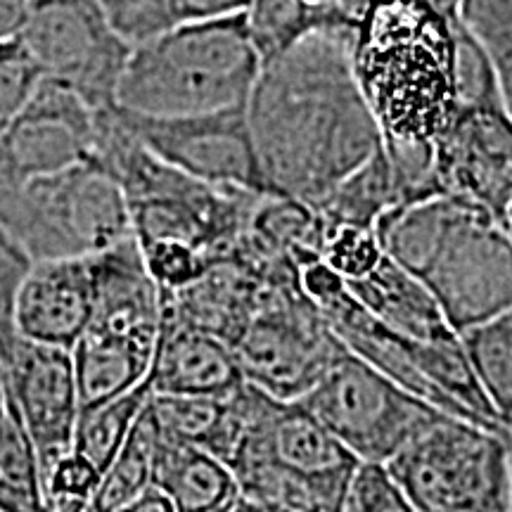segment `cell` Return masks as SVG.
<instances>
[{
  "instance_id": "obj_17",
  "label": "cell",
  "mask_w": 512,
  "mask_h": 512,
  "mask_svg": "<svg viewBox=\"0 0 512 512\" xmlns=\"http://www.w3.org/2000/svg\"><path fill=\"white\" fill-rule=\"evenodd\" d=\"M93 316L86 330L152 351L162 323V290L147 271L136 235L88 256Z\"/></svg>"
},
{
  "instance_id": "obj_22",
  "label": "cell",
  "mask_w": 512,
  "mask_h": 512,
  "mask_svg": "<svg viewBox=\"0 0 512 512\" xmlns=\"http://www.w3.org/2000/svg\"><path fill=\"white\" fill-rule=\"evenodd\" d=\"M72 358L81 408H91L136 387L152 366V351L93 330H86L79 337L72 347Z\"/></svg>"
},
{
  "instance_id": "obj_27",
  "label": "cell",
  "mask_w": 512,
  "mask_h": 512,
  "mask_svg": "<svg viewBox=\"0 0 512 512\" xmlns=\"http://www.w3.org/2000/svg\"><path fill=\"white\" fill-rule=\"evenodd\" d=\"M155 448L157 422L152 418L150 408H147L145 403L143 413L138 415L131 434H128L124 444H121L117 456L112 458V463L105 467V472H102L100 486L93 498V510H126L128 503L152 482Z\"/></svg>"
},
{
  "instance_id": "obj_16",
  "label": "cell",
  "mask_w": 512,
  "mask_h": 512,
  "mask_svg": "<svg viewBox=\"0 0 512 512\" xmlns=\"http://www.w3.org/2000/svg\"><path fill=\"white\" fill-rule=\"evenodd\" d=\"M8 396L34 441L41 467L72 448L79 389H76L72 349L50 347L19 337L5 361Z\"/></svg>"
},
{
  "instance_id": "obj_8",
  "label": "cell",
  "mask_w": 512,
  "mask_h": 512,
  "mask_svg": "<svg viewBox=\"0 0 512 512\" xmlns=\"http://www.w3.org/2000/svg\"><path fill=\"white\" fill-rule=\"evenodd\" d=\"M508 434L437 411L387 465L418 512H508Z\"/></svg>"
},
{
  "instance_id": "obj_20",
  "label": "cell",
  "mask_w": 512,
  "mask_h": 512,
  "mask_svg": "<svg viewBox=\"0 0 512 512\" xmlns=\"http://www.w3.org/2000/svg\"><path fill=\"white\" fill-rule=\"evenodd\" d=\"M347 287L358 302L394 332L420 342H444L458 335L448 325L430 290L387 252L366 275L347 280Z\"/></svg>"
},
{
  "instance_id": "obj_36",
  "label": "cell",
  "mask_w": 512,
  "mask_h": 512,
  "mask_svg": "<svg viewBox=\"0 0 512 512\" xmlns=\"http://www.w3.org/2000/svg\"><path fill=\"white\" fill-rule=\"evenodd\" d=\"M252 0H171V19L181 22H204L242 15L249 10Z\"/></svg>"
},
{
  "instance_id": "obj_42",
  "label": "cell",
  "mask_w": 512,
  "mask_h": 512,
  "mask_svg": "<svg viewBox=\"0 0 512 512\" xmlns=\"http://www.w3.org/2000/svg\"><path fill=\"white\" fill-rule=\"evenodd\" d=\"M508 230H510V235H512V209H510V214H508Z\"/></svg>"
},
{
  "instance_id": "obj_35",
  "label": "cell",
  "mask_w": 512,
  "mask_h": 512,
  "mask_svg": "<svg viewBox=\"0 0 512 512\" xmlns=\"http://www.w3.org/2000/svg\"><path fill=\"white\" fill-rule=\"evenodd\" d=\"M375 0H299L311 34L316 31H356Z\"/></svg>"
},
{
  "instance_id": "obj_40",
  "label": "cell",
  "mask_w": 512,
  "mask_h": 512,
  "mask_svg": "<svg viewBox=\"0 0 512 512\" xmlns=\"http://www.w3.org/2000/svg\"><path fill=\"white\" fill-rule=\"evenodd\" d=\"M8 406V373H5V361L0 356V413Z\"/></svg>"
},
{
  "instance_id": "obj_6",
  "label": "cell",
  "mask_w": 512,
  "mask_h": 512,
  "mask_svg": "<svg viewBox=\"0 0 512 512\" xmlns=\"http://www.w3.org/2000/svg\"><path fill=\"white\" fill-rule=\"evenodd\" d=\"M261 55L242 15L181 22L131 48L117 105L150 117H190L247 105Z\"/></svg>"
},
{
  "instance_id": "obj_29",
  "label": "cell",
  "mask_w": 512,
  "mask_h": 512,
  "mask_svg": "<svg viewBox=\"0 0 512 512\" xmlns=\"http://www.w3.org/2000/svg\"><path fill=\"white\" fill-rule=\"evenodd\" d=\"M347 512H413L406 491L384 460H356L342 496Z\"/></svg>"
},
{
  "instance_id": "obj_24",
  "label": "cell",
  "mask_w": 512,
  "mask_h": 512,
  "mask_svg": "<svg viewBox=\"0 0 512 512\" xmlns=\"http://www.w3.org/2000/svg\"><path fill=\"white\" fill-rule=\"evenodd\" d=\"M460 335L467 361L505 427H512V309L472 325Z\"/></svg>"
},
{
  "instance_id": "obj_2",
  "label": "cell",
  "mask_w": 512,
  "mask_h": 512,
  "mask_svg": "<svg viewBox=\"0 0 512 512\" xmlns=\"http://www.w3.org/2000/svg\"><path fill=\"white\" fill-rule=\"evenodd\" d=\"M427 0H375L351 67L387 147H434L458 112L456 38Z\"/></svg>"
},
{
  "instance_id": "obj_1",
  "label": "cell",
  "mask_w": 512,
  "mask_h": 512,
  "mask_svg": "<svg viewBox=\"0 0 512 512\" xmlns=\"http://www.w3.org/2000/svg\"><path fill=\"white\" fill-rule=\"evenodd\" d=\"M354 34L316 31L261 64L247 124L271 195L316 209L380 150V126L351 67Z\"/></svg>"
},
{
  "instance_id": "obj_31",
  "label": "cell",
  "mask_w": 512,
  "mask_h": 512,
  "mask_svg": "<svg viewBox=\"0 0 512 512\" xmlns=\"http://www.w3.org/2000/svg\"><path fill=\"white\" fill-rule=\"evenodd\" d=\"M382 254L384 247L380 238H377L375 228L342 223V226L328 228L323 256L320 259L332 271L342 275V280L347 283V280H356L361 275H366L382 259Z\"/></svg>"
},
{
  "instance_id": "obj_19",
  "label": "cell",
  "mask_w": 512,
  "mask_h": 512,
  "mask_svg": "<svg viewBox=\"0 0 512 512\" xmlns=\"http://www.w3.org/2000/svg\"><path fill=\"white\" fill-rule=\"evenodd\" d=\"M152 394L228 396L245 382L233 349L185 323L162 302V323L150 366Z\"/></svg>"
},
{
  "instance_id": "obj_23",
  "label": "cell",
  "mask_w": 512,
  "mask_h": 512,
  "mask_svg": "<svg viewBox=\"0 0 512 512\" xmlns=\"http://www.w3.org/2000/svg\"><path fill=\"white\" fill-rule=\"evenodd\" d=\"M399 207H403L399 183L394 178L387 150H384V145H380V150L366 164L358 166L354 174L344 178L318 204L316 211L323 216L328 228L342 226V223L375 228L384 214Z\"/></svg>"
},
{
  "instance_id": "obj_39",
  "label": "cell",
  "mask_w": 512,
  "mask_h": 512,
  "mask_svg": "<svg viewBox=\"0 0 512 512\" xmlns=\"http://www.w3.org/2000/svg\"><path fill=\"white\" fill-rule=\"evenodd\" d=\"M439 15H444L446 19H458L460 17V5L463 0H427Z\"/></svg>"
},
{
  "instance_id": "obj_37",
  "label": "cell",
  "mask_w": 512,
  "mask_h": 512,
  "mask_svg": "<svg viewBox=\"0 0 512 512\" xmlns=\"http://www.w3.org/2000/svg\"><path fill=\"white\" fill-rule=\"evenodd\" d=\"M34 0H0V43L12 41L27 24Z\"/></svg>"
},
{
  "instance_id": "obj_7",
  "label": "cell",
  "mask_w": 512,
  "mask_h": 512,
  "mask_svg": "<svg viewBox=\"0 0 512 512\" xmlns=\"http://www.w3.org/2000/svg\"><path fill=\"white\" fill-rule=\"evenodd\" d=\"M299 285L344 347L439 411L508 432L467 361L460 335L420 342L377 320L323 259L299 268Z\"/></svg>"
},
{
  "instance_id": "obj_32",
  "label": "cell",
  "mask_w": 512,
  "mask_h": 512,
  "mask_svg": "<svg viewBox=\"0 0 512 512\" xmlns=\"http://www.w3.org/2000/svg\"><path fill=\"white\" fill-rule=\"evenodd\" d=\"M143 261L159 290H181L214 264L202 249L178 240H155L140 245Z\"/></svg>"
},
{
  "instance_id": "obj_15",
  "label": "cell",
  "mask_w": 512,
  "mask_h": 512,
  "mask_svg": "<svg viewBox=\"0 0 512 512\" xmlns=\"http://www.w3.org/2000/svg\"><path fill=\"white\" fill-rule=\"evenodd\" d=\"M441 190L477 202L508 228L512 209V112L503 100L458 105L434 140Z\"/></svg>"
},
{
  "instance_id": "obj_25",
  "label": "cell",
  "mask_w": 512,
  "mask_h": 512,
  "mask_svg": "<svg viewBox=\"0 0 512 512\" xmlns=\"http://www.w3.org/2000/svg\"><path fill=\"white\" fill-rule=\"evenodd\" d=\"M36 510H46L41 458L8 396L0 413V512Z\"/></svg>"
},
{
  "instance_id": "obj_3",
  "label": "cell",
  "mask_w": 512,
  "mask_h": 512,
  "mask_svg": "<svg viewBox=\"0 0 512 512\" xmlns=\"http://www.w3.org/2000/svg\"><path fill=\"white\" fill-rule=\"evenodd\" d=\"M375 233L456 332L512 309V235L477 202L439 192L384 214Z\"/></svg>"
},
{
  "instance_id": "obj_5",
  "label": "cell",
  "mask_w": 512,
  "mask_h": 512,
  "mask_svg": "<svg viewBox=\"0 0 512 512\" xmlns=\"http://www.w3.org/2000/svg\"><path fill=\"white\" fill-rule=\"evenodd\" d=\"M93 162L119 183L138 245L178 240L226 259L264 192L214 185L159 159L119 119L117 105L95 114Z\"/></svg>"
},
{
  "instance_id": "obj_10",
  "label": "cell",
  "mask_w": 512,
  "mask_h": 512,
  "mask_svg": "<svg viewBox=\"0 0 512 512\" xmlns=\"http://www.w3.org/2000/svg\"><path fill=\"white\" fill-rule=\"evenodd\" d=\"M230 349L247 382L278 399H299L342 354L344 342L299 280H264L259 306Z\"/></svg>"
},
{
  "instance_id": "obj_34",
  "label": "cell",
  "mask_w": 512,
  "mask_h": 512,
  "mask_svg": "<svg viewBox=\"0 0 512 512\" xmlns=\"http://www.w3.org/2000/svg\"><path fill=\"white\" fill-rule=\"evenodd\" d=\"M41 72L17 38L0 43V133L34 93Z\"/></svg>"
},
{
  "instance_id": "obj_12",
  "label": "cell",
  "mask_w": 512,
  "mask_h": 512,
  "mask_svg": "<svg viewBox=\"0 0 512 512\" xmlns=\"http://www.w3.org/2000/svg\"><path fill=\"white\" fill-rule=\"evenodd\" d=\"M17 41L43 79L72 88L95 112L117 105L133 46L112 29L98 0H34Z\"/></svg>"
},
{
  "instance_id": "obj_38",
  "label": "cell",
  "mask_w": 512,
  "mask_h": 512,
  "mask_svg": "<svg viewBox=\"0 0 512 512\" xmlns=\"http://www.w3.org/2000/svg\"><path fill=\"white\" fill-rule=\"evenodd\" d=\"M126 510H133V512H174L176 505L169 496H166L164 489H159L155 482H150L136 498H133L131 503H128Z\"/></svg>"
},
{
  "instance_id": "obj_21",
  "label": "cell",
  "mask_w": 512,
  "mask_h": 512,
  "mask_svg": "<svg viewBox=\"0 0 512 512\" xmlns=\"http://www.w3.org/2000/svg\"><path fill=\"white\" fill-rule=\"evenodd\" d=\"M152 482L166 491L181 512L240 510V489L230 467L190 441L157 430Z\"/></svg>"
},
{
  "instance_id": "obj_26",
  "label": "cell",
  "mask_w": 512,
  "mask_h": 512,
  "mask_svg": "<svg viewBox=\"0 0 512 512\" xmlns=\"http://www.w3.org/2000/svg\"><path fill=\"white\" fill-rule=\"evenodd\" d=\"M150 394V377H145L136 387L126 389L112 399L95 403L91 408H81L79 418H76L72 448L98 465L100 472H105V467L112 463L121 444L131 434Z\"/></svg>"
},
{
  "instance_id": "obj_28",
  "label": "cell",
  "mask_w": 512,
  "mask_h": 512,
  "mask_svg": "<svg viewBox=\"0 0 512 512\" xmlns=\"http://www.w3.org/2000/svg\"><path fill=\"white\" fill-rule=\"evenodd\" d=\"M102 479L100 467L76 448L57 456L43 472L46 510L86 512L93 510V498Z\"/></svg>"
},
{
  "instance_id": "obj_18",
  "label": "cell",
  "mask_w": 512,
  "mask_h": 512,
  "mask_svg": "<svg viewBox=\"0 0 512 512\" xmlns=\"http://www.w3.org/2000/svg\"><path fill=\"white\" fill-rule=\"evenodd\" d=\"M93 316V275L88 256L34 261L17 302L22 339L72 349Z\"/></svg>"
},
{
  "instance_id": "obj_33",
  "label": "cell",
  "mask_w": 512,
  "mask_h": 512,
  "mask_svg": "<svg viewBox=\"0 0 512 512\" xmlns=\"http://www.w3.org/2000/svg\"><path fill=\"white\" fill-rule=\"evenodd\" d=\"M112 29L131 46L174 27L171 0H98Z\"/></svg>"
},
{
  "instance_id": "obj_4",
  "label": "cell",
  "mask_w": 512,
  "mask_h": 512,
  "mask_svg": "<svg viewBox=\"0 0 512 512\" xmlns=\"http://www.w3.org/2000/svg\"><path fill=\"white\" fill-rule=\"evenodd\" d=\"M240 437L228 467L240 510H339L356 456L299 399L238 387Z\"/></svg>"
},
{
  "instance_id": "obj_41",
  "label": "cell",
  "mask_w": 512,
  "mask_h": 512,
  "mask_svg": "<svg viewBox=\"0 0 512 512\" xmlns=\"http://www.w3.org/2000/svg\"><path fill=\"white\" fill-rule=\"evenodd\" d=\"M508 456H510V494H512V427L508 434Z\"/></svg>"
},
{
  "instance_id": "obj_14",
  "label": "cell",
  "mask_w": 512,
  "mask_h": 512,
  "mask_svg": "<svg viewBox=\"0 0 512 512\" xmlns=\"http://www.w3.org/2000/svg\"><path fill=\"white\" fill-rule=\"evenodd\" d=\"M95 114L72 88L41 76L17 117L0 133V195L31 178L91 159Z\"/></svg>"
},
{
  "instance_id": "obj_9",
  "label": "cell",
  "mask_w": 512,
  "mask_h": 512,
  "mask_svg": "<svg viewBox=\"0 0 512 512\" xmlns=\"http://www.w3.org/2000/svg\"><path fill=\"white\" fill-rule=\"evenodd\" d=\"M0 223L31 259H76L133 235L119 183L93 159L0 195Z\"/></svg>"
},
{
  "instance_id": "obj_13",
  "label": "cell",
  "mask_w": 512,
  "mask_h": 512,
  "mask_svg": "<svg viewBox=\"0 0 512 512\" xmlns=\"http://www.w3.org/2000/svg\"><path fill=\"white\" fill-rule=\"evenodd\" d=\"M128 131L185 174L214 185L266 192L247 124V105L190 117H150L117 105Z\"/></svg>"
},
{
  "instance_id": "obj_11",
  "label": "cell",
  "mask_w": 512,
  "mask_h": 512,
  "mask_svg": "<svg viewBox=\"0 0 512 512\" xmlns=\"http://www.w3.org/2000/svg\"><path fill=\"white\" fill-rule=\"evenodd\" d=\"M299 401L358 460L384 463L439 411L347 347Z\"/></svg>"
},
{
  "instance_id": "obj_30",
  "label": "cell",
  "mask_w": 512,
  "mask_h": 512,
  "mask_svg": "<svg viewBox=\"0 0 512 512\" xmlns=\"http://www.w3.org/2000/svg\"><path fill=\"white\" fill-rule=\"evenodd\" d=\"M31 266H34L31 254L0 223V356L3 361H8L19 342L17 302Z\"/></svg>"
}]
</instances>
